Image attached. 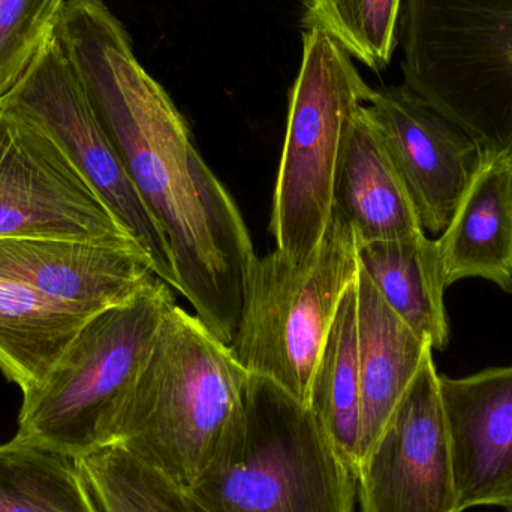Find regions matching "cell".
I'll use <instances>...</instances> for the list:
<instances>
[{
	"label": "cell",
	"mask_w": 512,
	"mask_h": 512,
	"mask_svg": "<svg viewBox=\"0 0 512 512\" xmlns=\"http://www.w3.org/2000/svg\"><path fill=\"white\" fill-rule=\"evenodd\" d=\"M436 242L447 288L480 277L512 294V155L484 161Z\"/></svg>",
	"instance_id": "obj_16"
},
{
	"label": "cell",
	"mask_w": 512,
	"mask_h": 512,
	"mask_svg": "<svg viewBox=\"0 0 512 512\" xmlns=\"http://www.w3.org/2000/svg\"><path fill=\"white\" fill-rule=\"evenodd\" d=\"M66 0H0V98L53 32Z\"/></svg>",
	"instance_id": "obj_23"
},
{
	"label": "cell",
	"mask_w": 512,
	"mask_h": 512,
	"mask_svg": "<svg viewBox=\"0 0 512 512\" xmlns=\"http://www.w3.org/2000/svg\"><path fill=\"white\" fill-rule=\"evenodd\" d=\"M248 378L230 346L174 304L120 409L110 445L188 490L239 418Z\"/></svg>",
	"instance_id": "obj_2"
},
{
	"label": "cell",
	"mask_w": 512,
	"mask_h": 512,
	"mask_svg": "<svg viewBox=\"0 0 512 512\" xmlns=\"http://www.w3.org/2000/svg\"><path fill=\"white\" fill-rule=\"evenodd\" d=\"M355 285L361 396L360 463L414 381L427 352L433 348L429 340L415 334L388 306L361 268Z\"/></svg>",
	"instance_id": "obj_15"
},
{
	"label": "cell",
	"mask_w": 512,
	"mask_h": 512,
	"mask_svg": "<svg viewBox=\"0 0 512 512\" xmlns=\"http://www.w3.org/2000/svg\"><path fill=\"white\" fill-rule=\"evenodd\" d=\"M372 93L337 42L321 30L303 33L270 216L276 251L292 264L307 261L324 239L346 128Z\"/></svg>",
	"instance_id": "obj_7"
},
{
	"label": "cell",
	"mask_w": 512,
	"mask_h": 512,
	"mask_svg": "<svg viewBox=\"0 0 512 512\" xmlns=\"http://www.w3.org/2000/svg\"><path fill=\"white\" fill-rule=\"evenodd\" d=\"M403 0H306L304 30L330 36L354 60L382 72L399 47Z\"/></svg>",
	"instance_id": "obj_22"
},
{
	"label": "cell",
	"mask_w": 512,
	"mask_h": 512,
	"mask_svg": "<svg viewBox=\"0 0 512 512\" xmlns=\"http://www.w3.org/2000/svg\"><path fill=\"white\" fill-rule=\"evenodd\" d=\"M188 492L209 512H354L357 478L307 406L249 373L239 418Z\"/></svg>",
	"instance_id": "obj_3"
},
{
	"label": "cell",
	"mask_w": 512,
	"mask_h": 512,
	"mask_svg": "<svg viewBox=\"0 0 512 512\" xmlns=\"http://www.w3.org/2000/svg\"><path fill=\"white\" fill-rule=\"evenodd\" d=\"M0 101L35 120L53 138L84 182L143 249L156 276L179 292L167 239L99 125L54 30Z\"/></svg>",
	"instance_id": "obj_8"
},
{
	"label": "cell",
	"mask_w": 512,
	"mask_h": 512,
	"mask_svg": "<svg viewBox=\"0 0 512 512\" xmlns=\"http://www.w3.org/2000/svg\"><path fill=\"white\" fill-rule=\"evenodd\" d=\"M334 207L351 225L358 245L424 234L408 189L366 105L346 128L334 180Z\"/></svg>",
	"instance_id": "obj_14"
},
{
	"label": "cell",
	"mask_w": 512,
	"mask_h": 512,
	"mask_svg": "<svg viewBox=\"0 0 512 512\" xmlns=\"http://www.w3.org/2000/svg\"><path fill=\"white\" fill-rule=\"evenodd\" d=\"M161 279L90 316L45 378L23 396L15 439L78 460L108 447L165 316L176 304Z\"/></svg>",
	"instance_id": "obj_4"
},
{
	"label": "cell",
	"mask_w": 512,
	"mask_h": 512,
	"mask_svg": "<svg viewBox=\"0 0 512 512\" xmlns=\"http://www.w3.org/2000/svg\"><path fill=\"white\" fill-rule=\"evenodd\" d=\"M0 512H101L77 460L12 439L0 445Z\"/></svg>",
	"instance_id": "obj_20"
},
{
	"label": "cell",
	"mask_w": 512,
	"mask_h": 512,
	"mask_svg": "<svg viewBox=\"0 0 512 512\" xmlns=\"http://www.w3.org/2000/svg\"><path fill=\"white\" fill-rule=\"evenodd\" d=\"M358 264L415 334L429 340L433 351L447 349V285L436 240L424 233L409 239L361 243Z\"/></svg>",
	"instance_id": "obj_17"
},
{
	"label": "cell",
	"mask_w": 512,
	"mask_h": 512,
	"mask_svg": "<svg viewBox=\"0 0 512 512\" xmlns=\"http://www.w3.org/2000/svg\"><path fill=\"white\" fill-rule=\"evenodd\" d=\"M54 35L99 125L164 233L180 294L230 346L256 252L233 195L206 164L167 90L104 0H66Z\"/></svg>",
	"instance_id": "obj_1"
},
{
	"label": "cell",
	"mask_w": 512,
	"mask_h": 512,
	"mask_svg": "<svg viewBox=\"0 0 512 512\" xmlns=\"http://www.w3.org/2000/svg\"><path fill=\"white\" fill-rule=\"evenodd\" d=\"M0 274L86 318L159 279L141 252L36 237H0Z\"/></svg>",
	"instance_id": "obj_13"
},
{
	"label": "cell",
	"mask_w": 512,
	"mask_h": 512,
	"mask_svg": "<svg viewBox=\"0 0 512 512\" xmlns=\"http://www.w3.org/2000/svg\"><path fill=\"white\" fill-rule=\"evenodd\" d=\"M459 511L512 512V366L441 376Z\"/></svg>",
	"instance_id": "obj_12"
},
{
	"label": "cell",
	"mask_w": 512,
	"mask_h": 512,
	"mask_svg": "<svg viewBox=\"0 0 512 512\" xmlns=\"http://www.w3.org/2000/svg\"><path fill=\"white\" fill-rule=\"evenodd\" d=\"M355 478L361 512H460L433 351L361 457Z\"/></svg>",
	"instance_id": "obj_10"
},
{
	"label": "cell",
	"mask_w": 512,
	"mask_h": 512,
	"mask_svg": "<svg viewBox=\"0 0 512 512\" xmlns=\"http://www.w3.org/2000/svg\"><path fill=\"white\" fill-rule=\"evenodd\" d=\"M77 463L101 512H209L188 490L119 445L93 451Z\"/></svg>",
	"instance_id": "obj_21"
},
{
	"label": "cell",
	"mask_w": 512,
	"mask_h": 512,
	"mask_svg": "<svg viewBox=\"0 0 512 512\" xmlns=\"http://www.w3.org/2000/svg\"><path fill=\"white\" fill-rule=\"evenodd\" d=\"M366 111L424 233H444L486 161L480 144L405 84L373 89Z\"/></svg>",
	"instance_id": "obj_11"
},
{
	"label": "cell",
	"mask_w": 512,
	"mask_h": 512,
	"mask_svg": "<svg viewBox=\"0 0 512 512\" xmlns=\"http://www.w3.org/2000/svg\"><path fill=\"white\" fill-rule=\"evenodd\" d=\"M309 409L355 474L361 436L355 282L343 294L319 355L310 385Z\"/></svg>",
	"instance_id": "obj_19"
},
{
	"label": "cell",
	"mask_w": 512,
	"mask_h": 512,
	"mask_svg": "<svg viewBox=\"0 0 512 512\" xmlns=\"http://www.w3.org/2000/svg\"><path fill=\"white\" fill-rule=\"evenodd\" d=\"M86 316L0 274V370L23 396L44 384Z\"/></svg>",
	"instance_id": "obj_18"
},
{
	"label": "cell",
	"mask_w": 512,
	"mask_h": 512,
	"mask_svg": "<svg viewBox=\"0 0 512 512\" xmlns=\"http://www.w3.org/2000/svg\"><path fill=\"white\" fill-rule=\"evenodd\" d=\"M0 237L75 240L144 254L53 138L3 101Z\"/></svg>",
	"instance_id": "obj_9"
},
{
	"label": "cell",
	"mask_w": 512,
	"mask_h": 512,
	"mask_svg": "<svg viewBox=\"0 0 512 512\" xmlns=\"http://www.w3.org/2000/svg\"><path fill=\"white\" fill-rule=\"evenodd\" d=\"M358 270L354 230L336 207L321 245L303 264L277 251L258 256L230 343L236 360L309 408L319 355Z\"/></svg>",
	"instance_id": "obj_6"
},
{
	"label": "cell",
	"mask_w": 512,
	"mask_h": 512,
	"mask_svg": "<svg viewBox=\"0 0 512 512\" xmlns=\"http://www.w3.org/2000/svg\"><path fill=\"white\" fill-rule=\"evenodd\" d=\"M399 45L406 87L512 155V0H403Z\"/></svg>",
	"instance_id": "obj_5"
}]
</instances>
